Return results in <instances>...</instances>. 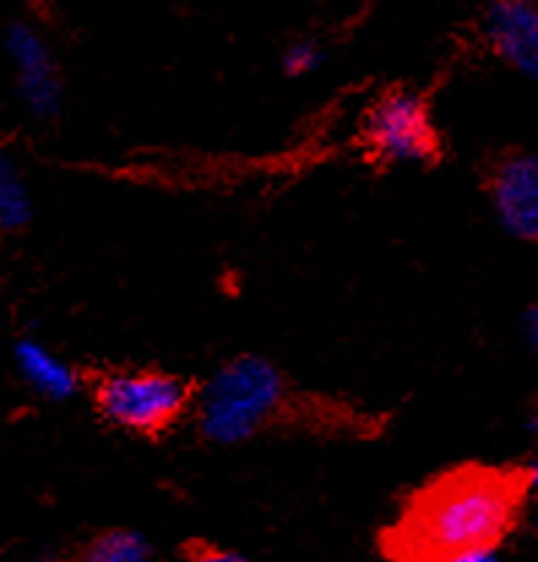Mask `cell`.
I'll return each instance as SVG.
<instances>
[{
    "label": "cell",
    "mask_w": 538,
    "mask_h": 562,
    "mask_svg": "<svg viewBox=\"0 0 538 562\" xmlns=\"http://www.w3.org/2000/svg\"><path fill=\"white\" fill-rule=\"evenodd\" d=\"M525 486L538 495V454L528 462V468H525Z\"/></svg>",
    "instance_id": "2e32d148"
},
{
    "label": "cell",
    "mask_w": 538,
    "mask_h": 562,
    "mask_svg": "<svg viewBox=\"0 0 538 562\" xmlns=\"http://www.w3.org/2000/svg\"><path fill=\"white\" fill-rule=\"evenodd\" d=\"M517 516V490L495 473H455L405 514L392 552L405 562H435L473 547H497Z\"/></svg>",
    "instance_id": "6da1fadb"
},
{
    "label": "cell",
    "mask_w": 538,
    "mask_h": 562,
    "mask_svg": "<svg viewBox=\"0 0 538 562\" xmlns=\"http://www.w3.org/2000/svg\"><path fill=\"white\" fill-rule=\"evenodd\" d=\"M289 383L280 367L259 353L223 361L193 392V416L208 443L243 446L283 411Z\"/></svg>",
    "instance_id": "7a4b0ae2"
},
{
    "label": "cell",
    "mask_w": 538,
    "mask_h": 562,
    "mask_svg": "<svg viewBox=\"0 0 538 562\" xmlns=\"http://www.w3.org/2000/svg\"><path fill=\"white\" fill-rule=\"evenodd\" d=\"M536 541H538V525H536Z\"/></svg>",
    "instance_id": "e0dca14e"
},
{
    "label": "cell",
    "mask_w": 538,
    "mask_h": 562,
    "mask_svg": "<svg viewBox=\"0 0 538 562\" xmlns=\"http://www.w3.org/2000/svg\"><path fill=\"white\" fill-rule=\"evenodd\" d=\"M523 429H525V435H528V438L538 440V405H534V408L525 413Z\"/></svg>",
    "instance_id": "9a60e30c"
},
{
    "label": "cell",
    "mask_w": 538,
    "mask_h": 562,
    "mask_svg": "<svg viewBox=\"0 0 538 562\" xmlns=\"http://www.w3.org/2000/svg\"><path fill=\"white\" fill-rule=\"evenodd\" d=\"M523 337L530 351L538 357V302L523 313Z\"/></svg>",
    "instance_id": "5bb4252c"
},
{
    "label": "cell",
    "mask_w": 538,
    "mask_h": 562,
    "mask_svg": "<svg viewBox=\"0 0 538 562\" xmlns=\"http://www.w3.org/2000/svg\"><path fill=\"white\" fill-rule=\"evenodd\" d=\"M77 562H153V547L142 532L117 527L96 536Z\"/></svg>",
    "instance_id": "30bf717a"
},
{
    "label": "cell",
    "mask_w": 538,
    "mask_h": 562,
    "mask_svg": "<svg viewBox=\"0 0 538 562\" xmlns=\"http://www.w3.org/2000/svg\"><path fill=\"white\" fill-rule=\"evenodd\" d=\"M365 147L389 166H427L440 155V136L427 101L414 90H389L365 114Z\"/></svg>",
    "instance_id": "277c9868"
},
{
    "label": "cell",
    "mask_w": 538,
    "mask_h": 562,
    "mask_svg": "<svg viewBox=\"0 0 538 562\" xmlns=\"http://www.w3.org/2000/svg\"><path fill=\"white\" fill-rule=\"evenodd\" d=\"M96 411L125 432L161 435L193 408V392L164 370H112L96 381Z\"/></svg>",
    "instance_id": "3957f363"
},
{
    "label": "cell",
    "mask_w": 538,
    "mask_h": 562,
    "mask_svg": "<svg viewBox=\"0 0 538 562\" xmlns=\"http://www.w3.org/2000/svg\"><path fill=\"white\" fill-rule=\"evenodd\" d=\"M14 364L25 386L38 397L49 400V403H66V400L77 397L79 372L36 337H22L16 342Z\"/></svg>",
    "instance_id": "ba28073f"
},
{
    "label": "cell",
    "mask_w": 538,
    "mask_h": 562,
    "mask_svg": "<svg viewBox=\"0 0 538 562\" xmlns=\"http://www.w3.org/2000/svg\"><path fill=\"white\" fill-rule=\"evenodd\" d=\"M324 57L326 55L322 44L313 42V38H296V42H291L289 47L283 49V55H280V68H283L289 77L302 79L316 74L318 68L324 66Z\"/></svg>",
    "instance_id": "8fae6325"
},
{
    "label": "cell",
    "mask_w": 538,
    "mask_h": 562,
    "mask_svg": "<svg viewBox=\"0 0 538 562\" xmlns=\"http://www.w3.org/2000/svg\"><path fill=\"white\" fill-rule=\"evenodd\" d=\"M3 49L27 112L38 120H53L63 106V79L47 38L36 25L16 20L5 27Z\"/></svg>",
    "instance_id": "5b68a950"
},
{
    "label": "cell",
    "mask_w": 538,
    "mask_h": 562,
    "mask_svg": "<svg viewBox=\"0 0 538 562\" xmlns=\"http://www.w3.org/2000/svg\"><path fill=\"white\" fill-rule=\"evenodd\" d=\"M490 202L497 226L508 237L538 245V155L503 158L490 180Z\"/></svg>",
    "instance_id": "8992f818"
},
{
    "label": "cell",
    "mask_w": 538,
    "mask_h": 562,
    "mask_svg": "<svg viewBox=\"0 0 538 562\" xmlns=\"http://www.w3.org/2000/svg\"><path fill=\"white\" fill-rule=\"evenodd\" d=\"M484 38L497 60L538 82V0H490Z\"/></svg>",
    "instance_id": "52a82bcc"
},
{
    "label": "cell",
    "mask_w": 538,
    "mask_h": 562,
    "mask_svg": "<svg viewBox=\"0 0 538 562\" xmlns=\"http://www.w3.org/2000/svg\"><path fill=\"white\" fill-rule=\"evenodd\" d=\"M435 562H501V552H497V547H473L451 552Z\"/></svg>",
    "instance_id": "7c38bea8"
},
{
    "label": "cell",
    "mask_w": 538,
    "mask_h": 562,
    "mask_svg": "<svg viewBox=\"0 0 538 562\" xmlns=\"http://www.w3.org/2000/svg\"><path fill=\"white\" fill-rule=\"evenodd\" d=\"M191 562H250L245 554L234 552V549L221 547H202L191 554Z\"/></svg>",
    "instance_id": "4fadbf2b"
},
{
    "label": "cell",
    "mask_w": 538,
    "mask_h": 562,
    "mask_svg": "<svg viewBox=\"0 0 538 562\" xmlns=\"http://www.w3.org/2000/svg\"><path fill=\"white\" fill-rule=\"evenodd\" d=\"M33 215L31 193L9 153L0 147V234L20 232Z\"/></svg>",
    "instance_id": "9c48e42d"
}]
</instances>
